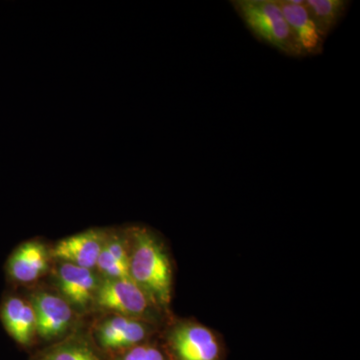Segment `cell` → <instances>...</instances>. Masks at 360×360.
<instances>
[{
    "mask_svg": "<svg viewBox=\"0 0 360 360\" xmlns=\"http://www.w3.org/2000/svg\"><path fill=\"white\" fill-rule=\"evenodd\" d=\"M129 231V278L167 314L174 295V266L165 239L155 229L132 225Z\"/></svg>",
    "mask_w": 360,
    "mask_h": 360,
    "instance_id": "6da1fadb",
    "label": "cell"
},
{
    "mask_svg": "<svg viewBox=\"0 0 360 360\" xmlns=\"http://www.w3.org/2000/svg\"><path fill=\"white\" fill-rule=\"evenodd\" d=\"M160 340L172 360H226L221 335L194 319L172 315Z\"/></svg>",
    "mask_w": 360,
    "mask_h": 360,
    "instance_id": "7a4b0ae2",
    "label": "cell"
},
{
    "mask_svg": "<svg viewBox=\"0 0 360 360\" xmlns=\"http://www.w3.org/2000/svg\"><path fill=\"white\" fill-rule=\"evenodd\" d=\"M96 314L125 315L155 324L160 328L174 315L160 309L155 300L130 278H103L94 300L92 314Z\"/></svg>",
    "mask_w": 360,
    "mask_h": 360,
    "instance_id": "3957f363",
    "label": "cell"
},
{
    "mask_svg": "<svg viewBox=\"0 0 360 360\" xmlns=\"http://www.w3.org/2000/svg\"><path fill=\"white\" fill-rule=\"evenodd\" d=\"M231 4L246 27L260 41L286 56L302 58V49L276 0H234Z\"/></svg>",
    "mask_w": 360,
    "mask_h": 360,
    "instance_id": "277c9868",
    "label": "cell"
},
{
    "mask_svg": "<svg viewBox=\"0 0 360 360\" xmlns=\"http://www.w3.org/2000/svg\"><path fill=\"white\" fill-rule=\"evenodd\" d=\"M37 317V341L42 347L63 340L86 317L80 316L51 285L39 283L25 288Z\"/></svg>",
    "mask_w": 360,
    "mask_h": 360,
    "instance_id": "5b68a950",
    "label": "cell"
},
{
    "mask_svg": "<svg viewBox=\"0 0 360 360\" xmlns=\"http://www.w3.org/2000/svg\"><path fill=\"white\" fill-rule=\"evenodd\" d=\"M89 319L87 324L92 340L108 356L160 338L162 329L122 314H96Z\"/></svg>",
    "mask_w": 360,
    "mask_h": 360,
    "instance_id": "8992f818",
    "label": "cell"
},
{
    "mask_svg": "<svg viewBox=\"0 0 360 360\" xmlns=\"http://www.w3.org/2000/svg\"><path fill=\"white\" fill-rule=\"evenodd\" d=\"M49 277L51 285L80 316L94 312V300L103 277L96 269L53 260Z\"/></svg>",
    "mask_w": 360,
    "mask_h": 360,
    "instance_id": "52a82bcc",
    "label": "cell"
},
{
    "mask_svg": "<svg viewBox=\"0 0 360 360\" xmlns=\"http://www.w3.org/2000/svg\"><path fill=\"white\" fill-rule=\"evenodd\" d=\"M52 264L51 245L41 239H30L16 246L7 257V281L13 288H32L49 276Z\"/></svg>",
    "mask_w": 360,
    "mask_h": 360,
    "instance_id": "ba28073f",
    "label": "cell"
},
{
    "mask_svg": "<svg viewBox=\"0 0 360 360\" xmlns=\"http://www.w3.org/2000/svg\"><path fill=\"white\" fill-rule=\"evenodd\" d=\"M0 321L18 347L32 349L39 345L34 309L27 296L18 288H11L2 296Z\"/></svg>",
    "mask_w": 360,
    "mask_h": 360,
    "instance_id": "9c48e42d",
    "label": "cell"
},
{
    "mask_svg": "<svg viewBox=\"0 0 360 360\" xmlns=\"http://www.w3.org/2000/svg\"><path fill=\"white\" fill-rule=\"evenodd\" d=\"M105 236L106 229H91L60 239L51 245L52 258L85 269H96Z\"/></svg>",
    "mask_w": 360,
    "mask_h": 360,
    "instance_id": "30bf717a",
    "label": "cell"
},
{
    "mask_svg": "<svg viewBox=\"0 0 360 360\" xmlns=\"http://www.w3.org/2000/svg\"><path fill=\"white\" fill-rule=\"evenodd\" d=\"M85 319L63 340L33 352L30 360H110L92 340Z\"/></svg>",
    "mask_w": 360,
    "mask_h": 360,
    "instance_id": "8fae6325",
    "label": "cell"
},
{
    "mask_svg": "<svg viewBox=\"0 0 360 360\" xmlns=\"http://www.w3.org/2000/svg\"><path fill=\"white\" fill-rule=\"evenodd\" d=\"M283 11L303 56H315L323 51L326 39L312 20L304 0H276Z\"/></svg>",
    "mask_w": 360,
    "mask_h": 360,
    "instance_id": "7c38bea8",
    "label": "cell"
},
{
    "mask_svg": "<svg viewBox=\"0 0 360 360\" xmlns=\"http://www.w3.org/2000/svg\"><path fill=\"white\" fill-rule=\"evenodd\" d=\"M129 227L106 229L96 271L103 278H129Z\"/></svg>",
    "mask_w": 360,
    "mask_h": 360,
    "instance_id": "4fadbf2b",
    "label": "cell"
},
{
    "mask_svg": "<svg viewBox=\"0 0 360 360\" xmlns=\"http://www.w3.org/2000/svg\"><path fill=\"white\" fill-rule=\"evenodd\" d=\"M312 20L326 39L347 13L350 1L347 0H304Z\"/></svg>",
    "mask_w": 360,
    "mask_h": 360,
    "instance_id": "5bb4252c",
    "label": "cell"
},
{
    "mask_svg": "<svg viewBox=\"0 0 360 360\" xmlns=\"http://www.w3.org/2000/svg\"><path fill=\"white\" fill-rule=\"evenodd\" d=\"M110 360H172L160 338L118 352Z\"/></svg>",
    "mask_w": 360,
    "mask_h": 360,
    "instance_id": "9a60e30c",
    "label": "cell"
}]
</instances>
